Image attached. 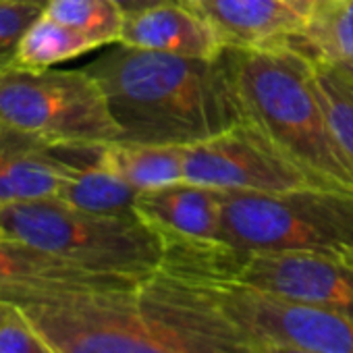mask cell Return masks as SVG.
<instances>
[{
    "label": "cell",
    "instance_id": "20",
    "mask_svg": "<svg viewBox=\"0 0 353 353\" xmlns=\"http://www.w3.org/2000/svg\"><path fill=\"white\" fill-rule=\"evenodd\" d=\"M316 81L328 125L353 174V81L326 63H316Z\"/></svg>",
    "mask_w": 353,
    "mask_h": 353
},
{
    "label": "cell",
    "instance_id": "15",
    "mask_svg": "<svg viewBox=\"0 0 353 353\" xmlns=\"http://www.w3.org/2000/svg\"><path fill=\"white\" fill-rule=\"evenodd\" d=\"M102 141L54 143L59 158L67 164V179L59 192L65 204L98 214H131L141 192L123 181L102 164Z\"/></svg>",
    "mask_w": 353,
    "mask_h": 353
},
{
    "label": "cell",
    "instance_id": "8",
    "mask_svg": "<svg viewBox=\"0 0 353 353\" xmlns=\"http://www.w3.org/2000/svg\"><path fill=\"white\" fill-rule=\"evenodd\" d=\"M188 183L223 192L281 194L318 188L252 119L192 145H185Z\"/></svg>",
    "mask_w": 353,
    "mask_h": 353
},
{
    "label": "cell",
    "instance_id": "19",
    "mask_svg": "<svg viewBox=\"0 0 353 353\" xmlns=\"http://www.w3.org/2000/svg\"><path fill=\"white\" fill-rule=\"evenodd\" d=\"M44 13L90 36L100 46L117 44L125 23L114 0H48Z\"/></svg>",
    "mask_w": 353,
    "mask_h": 353
},
{
    "label": "cell",
    "instance_id": "3",
    "mask_svg": "<svg viewBox=\"0 0 353 353\" xmlns=\"http://www.w3.org/2000/svg\"><path fill=\"white\" fill-rule=\"evenodd\" d=\"M231 59L248 117L318 188L353 194V174L322 106L316 63L291 48H231Z\"/></svg>",
    "mask_w": 353,
    "mask_h": 353
},
{
    "label": "cell",
    "instance_id": "11",
    "mask_svg": "<svg viewBox=\"0 0 353 353\" xmlns=\"http://www.w3.org/2000/svg\"><path fill=\"white\" fill-rule=\"evenodd\" d=\"M112 274H96L71 266L42 250L0 237V301L23 307L40 299L110 283Z\"/></svg>",
    "mask_w": 353,
    "mask_h": 353
},
{
    "label": "cell",
    "instance_id": "28",
    "mask_svg": "<svg viewBox=\"0 0 353 353\" xmlns=\"http://www.w3.org/2000/svg\"><path fill=\"white\" fill-rule=\"evenodd\" d=\"M26 3H32V5H38V7H46L48 5V0H26Z\"/></svg>",
    "mask_w": 353,
    "mask_h": 353
},
{
    "label": "cell",
    "instance_id": "6",
    "mask_svg": "<svg viewBox=\"0 0 353 353\" xmlns=\"http://www.w3.org/2000/svg\"><path fill=\"white\" fill-rule=\"evenodd\" d=\"M0 125L52 143L121 139L106 96L88 69L0 67Z\"/></svg>",
    "mask_w": 353,
    "mask_h": 353
},
{
    "label": "cell",
    "instance_id": "25",
    "mask_svg": "<svg viewBox=\"0 0 353 353\" xmlns=\"http://www.w3.org/2000/svg\"><path fill=\"white\" fill-rule=\"evenodd\" d=\"M262 353H316V351L297 349L289 345H276V343H262Z\"/></svg>",
    "mask_w": 353,
    "mask_h": 353
},
{
    "label": "cell",
    "instance_id": "23",
    "mask_svg": "<svg viewBox=\"0 0 353 353\" xmlns=\"http://www.w3.org/2000/svg\"><path fill=\"white\" fill-rule=\"evenodd\" d=\"M114 3L123 11L125 17L160 7V5H190L192 7V0H114Z\"/></svg>",
    "mask_w": 353,
    "mask_h": 353
},
{
    "label": "cell",
    "instance_id": "9",
    "mask_svg": "<svg viewBox=\"0 0 353 353\" xmlns=\"http://www.w3.org/2000/svg\"><path fill=\"white\" fill-rule=\"evenodd\" d=\"M198 281L214 301L260 343L289 345L316 353H353V320L347 316L235 281Z\"/></svg>",
    "mask_w": 353,
    "mask_h": 353
},
{
    "label": "cell",
    "instance_id": "1",
    "mask_svg": "<svg viewBox=\"0 0 353 353\" xmlns=\"http://www.w3.org/2000/svg\"><path fill=\"white\" fill-rule=\"evenodd\" d=\"M21 312L59 353H262L194 279L158 268L69 291Z\"/></svg>",
    "mask_w": 353,
    "mask_h": 353
},
{
    "label": "cell",
    "instance_id": "4",
    "mask_svg": "<svg viewBox=\"0 0 353 353\" xmlns=\"http://www.w3.org/2000/svg\"><path fill=\"white\" fill-rule=\"evenodd\" d=\"M0 237L96 274L145 276L164 262L162 237L137 212L98 214L59 198L3 206Z\"/></svg>",
    "mask_w": 353,
    "mask_h": 353
},
{
    "label": "cell",
    "instance_id": "7",
    "mask_svg": "<svg viewBox=\"0 0 353 353\" xmlns=\"http://www.w3.org/2000/svg\"><path fill=\"white\" fill-rule=\"evenodd\" d=\"M183 276L235 281L353 320V256L245 254L221 243Z\"/></svg>",
    "mask_w": 353,
    "mask_h": 353
},
{
    "label": "cell",
    "instance_id": "26",
    "mask_svg": "<svg viewBox=\"0 0 353 353\" xmlns=\"http://www.w3.org/2000/svg\"><path fill=\"white\" fill-rule=\"evenodd\" d=\"M17 310V305H11V303H5V301H0V324H3L13 312Z\"/></svg>",
    "mask_w": 353,
    "mask_h": 353
},
{
    "label": "cell",
    "instance_id": "16",
    "mask_svg": "<svg viewBox=\"0 0 353 353\" xmlns=\"http://www.w3.org/2000/svg\"><path fill=\"white\" fill-rule=\"evenodd\" d=\"M100 158L106 168L141 194L185 181V148L181 145L112 139L100 143Z\"/></svg>",
    "mask_w": 353,
    "mask_h": 353
},
{
    "label": "cell",
    "instance_id": "21",
    "mask_svg": "<svg viewBox=\"0 0 353 353\" xmlns=\"http://www.w3.org/2000/svg\"><path fill=\"white\" fill-rule=\"evenodd\" d=\"M42 11V7L26 0H0V67L13 63L21 36Z\"/></svg>",
    "mask_w": 353,
    "mask_h": 353
},
{
    "label": "cell",
    "instance_id": "10",
    "mask_svg": "<svg viewBox=\"0 0 353 353\" xmlns=\"http://www.w3.org/2000/svg\"><path fill=\"white\" fill-rule=\"evenodd\" d=\"M225 194L183 181L139 194L135 212L164 243H212L221 241Z\"/></svg>",
    "mask_w": 353,
    "mask_h": 353
},
{
    "label": "cell",
    "instance_id": "27",
    "mask_svg": "<svg viewBox=\"0 0 353 353\" xmlns=\"http://www.w3.org/2000/svg\"><path fill=\"white\" fill-rule=\"evenodd\" d=\"M332 67H336L347 79H351L353 81V63H343V65H332Z\"/></svg>",
    "mask_w": 353,
    "mask_h": 353
},
{
    "label": "cell",
    "instance_id": "12",
    "mask_svg": "<svg viewBox=\"0 0 353 353\" xmlns=\"http://www.w3.org/2000/svg\"><path fill=\"white\" fill-rule=\"evenodd\" d=\"M192 7L214 28L225 48H289L303 28L287 0H192Z\"/></svg>",
    "mask_w": 353,
    "mask_h": 353
},
{
    "label": "cell",
    "instance_id": "5",
    "mask_svg": "<svg viewBox=\"0 0 353 353\" xmlns=\"http://www.w3.org/2000/svg\"><path fill=\"white\" fill-rule=\"evenodd\" d=\"M221 241L245 254L353 256V194L326 188L227 192Z\"/></svg>",
    "mask_w": 353,
    "mask_h": 353
},
{
    "label": "cell",
    "instance_id": "14",
    "mask_svg": "<svg viewBox=\"0 0 353 353\" xmlns=\"http://www.w3.org/2000/svg\"><path fill=\"white\" fill-rule=\"evenodd\" d=\"M117 44L190 59H214L225 48L214 28L190 5H160L125 17Z\"/></svg>",
    "mask_w": 353,
    "mask_h": 353
},
{
    "label": "cell",
    "instance_id": "24",
    "mask_svg": "<svg viewBox=\"0 0 353 353\" xmlns=\"http://www.w3.org/2000/svg\"><path fill=\"white\" fill-rule=\"evenodd\" d=\"M287 3L291 5V9L305 21L310 19L314 13H318L320 9L328 7L330 3H334V0H287Z\"/></svg>",
    "mask_w": 353,
    "mask_h": 353
},
{
    "label": "cell",
    "instance_id": "17",
    "mask_svg": "<svg viewBox=\"0 0 353 353\" xmlns=\"http://www.w3.org/2000/svg\"><path fill=\"white\" fill-rule=\"evenodd\" d=\"M289 48L314 63H353V0H334L305 19Z\"/></svg>",
    "mask_w": 353,
    "mask_h": 353
},
{
    "label": "cell",
    "instance_id": "13",
    "mask_svg": "<svg viewBox=\"0 0 353 353\" xmlns=\"http://www.w3.org/2000/svg\"><path fill=\"white\" fill-rule=\"evenodd\" d=\"M65 179L52 141L0 125V208L57 198Z\"/></svg>",
    "mask_w": 353,
    "mask_h": 353
},
{
    "label": "cell",
    "instance_id": "22",
    "mask_svg": "<svg viewBox=\"0 0 353 353\" xmlns=\"http://www.w3.org/2000/svg\"><path fill=\"white\" fill-rule=\"evenodd\" d=\"M0 353H59L17 307L0 324Z\"/></svg>",
    "mask_w": 353,
    "mask_h": 353
},
{
    "label": "cell",
    "instance_id": "18",
    "mask_svg": "<svg viewBox=\"0 0 353 353\" xmlns=\"http://www.w3.org/2000/svg\"><path fill=\"white\" fill-rule=\"evenodd\" d=\"M96 48H102L96 40L48 17L42 11V15L21 36L11 65L42 71Z\"/></svg>",
    "mask_w": 353,
    "mask_h": 353
},
{
    "label": "cell",
    "instance_id": "2",
    "mask_svg": "<svg viewBox=\"0 0 353 353\" xmlns=\"http://www.w3.org/2000/svg\"><path fill=\"white\" fill-rule=\"evenodd\" d=\"M85 69L125 141L185 148L250 119L231 48L214 59H190L119 44Z\"/></svg>",
    "mask_w": 353,
    "mask_h": 353
}]
</instances>
